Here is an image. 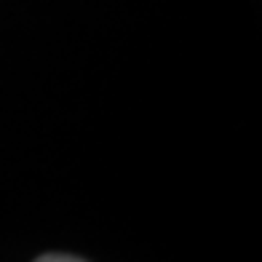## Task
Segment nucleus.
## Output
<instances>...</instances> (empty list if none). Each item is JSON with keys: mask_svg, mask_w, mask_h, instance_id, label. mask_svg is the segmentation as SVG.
I'll use <instances>...</instances> for the list:
<instances>
[{"mask_svg": "<svg viewBox=\"0 0 262 262\" xmlns=\"http://www.w3.org/2000/svg\"><path fill=\"white\" fill-rule=\"evenodd\" d=\"M40 262H80V257H75V254H43L40 257Z\"/></svg>", "mask_w": 262, "mask_h": 262, "instance_id": "nucleus-1", "label": "nucleus"}]
</instances>
